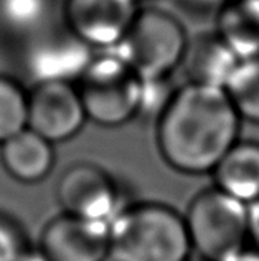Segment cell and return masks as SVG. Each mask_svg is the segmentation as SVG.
Returning a JSON list of instances; mask_svg holds the SVG:
<instances>
[{
	"label": "cell",
	"mask_w": 259,
	"mask_h": 261,
	"mask_svg": "<svg viewBox=\"0 0 259 261\" xmlns=\"http://www.w3.org/2000/svg\"><path fill=\"white\" fill-rule=\"evenodd\" d=\"M240 122L226 89L187 83L157 121V144L175 170L208 174L238 142Z\"/></svg>",
	"instance_id": "cell-1"
},
{
	"label": "cell",
	"mask_w": 259,
	"mask_h": 261,
	"mask_svg": "<svg viewBox=\"0 0 259 261\" xmlns=\"http://www.w3.org/2000/svg\"><path fill=\"white\" fill-rule=\"evenodd\" d=\"M185 218L159 203L126 205L109 226L107 261H187Z\"/></svg>",
	"instance_id": "cell-2"
},
{
	"label": "cell",
	"mask_w": 259,
	"mask_h": 261,
	"mask_svg": "<svg viewBox=\"0 0 259 261\" xmlns=\"http://www.w3.org/2000/svg\"><path fill=\"white\" fill-rule=\"evenodd\" d=\"M183 218L192 250L205 261L226 259L249 238L248 205L216 187L196 195Z\"/></svg>",
	"instance_id": "cell-3"
},
{
	"label": "cell",
	"mask_w": 259,
	"mask_h": 261,
	"mask_svg": "<svg viewBox=\"0 0 259 261\" xmlns=\"http://www.w3.org/2000/svg\"><path fill=\"white\" fill-rule=\"evenodd\" d=\"M188 48L185 29L174 15L147 9L139 10L126 37L111 50L140 78L168 76L183 63Z\"/></svg>",
	"instance_id": "cell-4"
},
{
	"label": "cell",
	"mask_w": 259,
	"mask_h": 261,
	"mask_svg": "<svg viewBox=\"0 0 259 261\" xmlns=\"http://www.w3.org/2000/svg\"><path fill=\"white\" fill-rule=\"evenodd\" d=\"M76 88L86 118L99 126L116 127L137 116L140 76L112 50L91 60Z\"/></svg>",
	"instance_id": "cell-5"
},
{
	"label": "cell",
	"mask_w": 259,
	"mask_h": 261,
	"mask_svg": "<svg viewBox=\"0 0 259 261\" xmlns=\"http://www.w3.org/2000/svg\"><path fill=\"white\" fill-rule=\"evenodd\" d=\"M56 195L65 214L111 226L126 207L111 175L94 164H76L61 175Z\"/></svg>",
	"instance_id": "cell-6"
},
{
	"label": "cell",
	"mask_w": 259,
	"mask_h": 261,
	"mask_svg": "<svg viewBox=\"0 0 259 261\" xmlns=\"http://www.w3.org/2000/svg\"><path fill=\"white\" fill-rule=\"evenodd\" d=\"M68 30L90 46L111 50L126 37L137 17V0H66Z\"/></svg>",
	"instance_id": "cell-7"
},
{
	"label": "cell",
	"mask_w": 259,
	"mask_h": 261,
	"mask_svg": "<svg viewBox=\"0 0 259 261\" xmlns=\"http://www.w3.org/2000/svg\"><path fill=\"white\" fill-rule=\"evenodd\" d=\"M86 119L78 88L68 81H42L28 96V127L51 144L76 136Z\"/></svg>",
	"instance_id": "cell-8"
},
{
	"label": "cell",
	"mask_w": 259,
	"mask_h": 261,
	"mask_svg": "<svg viewBox=\"0 0 259 261\" xmlns=\"http://www.w3.org/2000/svg\"><path fill=\"white\" fill-rule=\"evenodd\" d=\"M40 250L50 261H107L109 225L63 214L46 225Z\"/></svg>",
	"instance_id": "cell-9"
},
{
	"label": "cell",
	"mask_w": 259,
	"mask_h": 261,
	"mask_svg": "<svg viewBox=\"0 0 259 261\" xmlns=\"http://www.w3.org/2000/svg\"><path fill=\"white\" fill-rule=\"evenodd\" d=\"M94 57L91 46L81 42L68 30L66 35H56L37 48L32 58L33 73L42 81L79 80Z\"/></svg>",
	"instance_id": "cell-10"
},
{
	"label": "cell",
	"mask_w": 259,
	"mask_h": 261,
	"mask_svg": "<svg viewBox=\"0 0 259 261\" xmlns=\"http://www.w3.org/2000/svg\"><path fill=\"white\" fill-rule=\"evenodd\" d=\"M216 189L243 203L259 198V144L236 142L213 169Z\"/></svg>",
	"instance_id": "cell-11"
},
{
	"label": "cell",
	"mask_w": 259,
	"mask_h": 261,
	"mask_svg": "<svg viewBox=\"0 0 259 261\" xmlns=\"http://www.w3.org/2000/svg\"><path fill=\"white\" fill-rule=\"evenodd\" d=\"M216 37L238 58L259 57V0H226L218 9Z\"/></svg>",
	"instance_id": "cell-12"
},
{
	"label": "cell",
	"mask_w": 259,
	"mask_h": 261,
	"mask_svg": "<svg viewBox=\"0 0 259 261\" xmlns=\"http://www.w3.org/2000/svg\"><path fill=\"white\" fill-rule=\"evenodd\" d=\"M0 154L7 172L26 184L43 180L54 164L53 144L30 127L5 141Z\"/></svg>",
	"instance_id": "cell-13"
},
{
	"label": "cell",
	"mask_w": 259,
	"mask_h": 261,
	"mask_svg": "<svg viewBox=\"0 0 259 261\" xmlns=\"http://www.w3.org/2000/svg\"><path fill=\"white\" fill-rule=\"evenodd\" d=\"M241 61V58H238L215 35L200 38L193 45H188L183 65L190 83L226 89Z\"/></svg>",
	"instance_id": "cell-14"
},
{
	"label": "cell",
	"mask_w": 259,
	"mask_h": 261,
	"mask_svg": "<svg viewBox=\"0 0 259 261\" xmlns=\"http://www.w3.org/2000/svg\"><path fill=\"white\" fill-rule=\"evenodd\" d=\"M226 91L241 118L259 124V57L241 61Z\"/></svg>",
	"instance_id": "cell-15"
},
{
	"label": "cell",
	"mask_w": 259,
	"mask_h": 261,
	"mask_svg": "<svg viewBox=\"0 0 259 261\" xmlns=\"http://www.w3.org/2000/svg\"><path fill=\"white\" fill-rule=\"evenodd\" d=\"M28 126V96L17 81L0 76V144Z\"/></svg>",
	"instance_id": "cell-16"
},
{
	"label": "cell",
	"mask_w": 259,
	"mask_h": 261,
	"mask_svg": "<svg viewBox=\"0 0 259 261\" xmlns=\"http://www.w3.org/2000/svg\"><path fill=\"white\" fill-rule=\"evenodd\" d=\"M54 0H0V17L17 32H35L50 20Z\"/></svg>",
	"instance_id": "cell-17"
},
{
	"label": "cell",
	"mask_w": 259,
	"mask_h": 261,
	"mask_svg": "<svg viewBox=\"0 0 259 261\" xmlns=\"http://www.w3.org/2000/svg\"><path fill=\"white\" fill-rule=\"evenodd\" d=\"M177 89L179 88H175L172 81H168V76L140 78L137 116L159 121L162 113L165 111L175 96Z\"/></svg>",
	"instance_id": "cell-18"
},
{
	"label": "cell",
	"mask_w": 259,
	"mask_h": 261,
	"mask_svg": "<svg viewBox=\"0 0 259 261\" xmlns=\"http://www.w3.org/2000/svg\"><path fill=\"white\" fill-rule=\"evenodd\" d=\"M25 251L20 231L7 220L0 218V261H20Z\"/></svg>",
	"instance_id": "cell-19"
},
{
	"label": "cell",
	"mask_w": 259,
	"mask_h": 261,
	"mask_svg": "<svg viewBox=\"0 0 259 261\" xmlns=\"http://www.w3.org/2000/svg\"><path fill=\"white\" fill-rule=\"evenodd\" d=\"M248 231L249 240L259 250V198L248 205Z\"/></svg>",
	"instance_id": "cell-20"
},
{
	"label": "cell",
	"mask_w": 259,
	"mask_h": 261,
	"mask_svg": "<svg viewBox=\"0 0 259 261\" xmlns=\"http://www.w3.org/2000/svg\"><path fill=\"white\" fill-rule=\"evenodd\" d=\"M224 2H226V0H180L182 5H185L192 10H198V12L220 9Z\"/></svg>",
	"instance_id": "cell-21"
},
{
	"label": "cell",
	"mask_w": 259,
	"mask_h": 261,
	"mask_svg": "<svg viewBox=\"0 0 259 261\" xmlns=\"http://www.w3.org/2000/svg\"><path fill=\"white\" fill-rule=\"evenodd\" d=\"M223 261H259V250H241Z\"/></svg>",
	"instance_id": "cell-22"
},
{
	"label": "cell",
	"mask_w": 259,
	"mask_h": 261,
	"mask_svg": "<svg viewBox=\"0 0 259 261\" xmlns=\"http://www.w3.org/2000/svg\"><path fill=\"white\" fill-rule=\"evenodd\" d=\"M20 261H50V259L45 256V253L42 250H33V251L26 250L23 253V256L20 258Z\"/></svg>",
	"instance_id": "cell-23"
},
{
	"label": "cell",
	"mask_w": 259,
	"mask_h": 261,
	"mask_svg": "<svg viewBox=\"0 0 259 261\" xmlns=\"http://www.w3.org/2000/svg\"><path fill=\"white\" fill-rule=\"evenodd\" d=\"M187 261H205V259H202V258H198V259H187Z\"/></svg>",
	"instance_id": "cell-24"
}]
</instances>
